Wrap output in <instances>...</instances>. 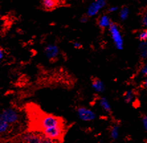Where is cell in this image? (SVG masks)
<instances>
[{
    "label": "cell",
    "instance_id": "obj_10",
    "mask_svg": "<svg viewBox=\"0 0 147 143\" xmlns=\"http://www.w3.org/2000/svg\"><path fill=\"white\" fill-rule=\"evenodd\" d=\"M111 19L107 15H103V16L99 17L98 21V26L102 29L109 28L110 25H111Z\"/></svg>",
    "mask_w": 147,
    "mask_h": 143
},
{
    "label": "cell",
    "instance_id": "obj_4",
    "mask_svg": "<svg viewBox=\"0 0 147 143\" xmlns=\"http://www.w3.org/2000/svg\"><path fill=\"white\" fill-rule=\"evenodd\" d=\"M20 141L23 142L30 143H42V142H53L51 140L45 137L42 133H37V132L33 131L32 133L22 135L20 137Z\"/></svg>",
    "mask_w": 147,
    "mask_h": 143
},
{
    "label": "cell",
    "instance_id": "obj_18",
    "mask_svg": "<svg viewBox=\"0 0 147 143\" xmlns=\"http://www.w3.org/2000/svg\"><path fill=\"white\" fill-rule=\"evenodd\" d=\"M138 38L140 41H146L147 40V34L146 31H142L139 32L138 34Z\"/></svg>",
    "mask_w": 147,
    "mask_h": 143
},
{
    "label": "cell",
    "instance_id": "obj_17",
    "mask_svg": "<svg viewBox=\"0 0 147 143\" xmlns=\"http://www.w3.org/2000/svg\"><path fill=\"white\" fill-rule=\"evenodd\" d=\"M129 15V10L127 7H123L119 11V17L122 21H125L128 18Z\"/></svg>",
    "mask_w": 147,
    "mask_h": 143
},
{
    "label": "cell",
    "instance_id": "obj_16",
    "mask_svg": "<svg viewBox=\"0 0 147 143\" xmlns=\"http://www.w3.org/2000/svg\"><path fill=\"white\" fill-rule=\"evenodd\" d=\"M124 101L126 103H131L133 101L135 98V94L132 90H127L123 95Z\"/></svg>",
    "mask_w": 147,
    "mask_h": 143
},
{
    "label": "cell",
    "instance_id": "obj_7",
    "mask_svg": "<svg viewBox=\"0 0 147 143\" xmlns=\"http://www.w3.org/2000/svg\"><path fill=\"white\" fill-rule=\"evenodd\" d=\"M106 5V0H95L89 5L87 10V16L93 17L96 16L101 9Z\"/></svg>",
    "mask_w": 147,
    "mask_h": 143
},
{
    "label": "cell",
    "instance_id": "obj_19",
    "mask_svg": "<svg viewBox=\"0 0 147 143\" xmlns=\"http://www.w3.org/2000/svg\"><path fill=\"white\" fill-rule=\"evenodd\" d=\"M140 72V74H141L144 76H147V62L144 63L141 66Z\"/></svg>",
    "mask_w": 147,
    "mask_h": 143
},
{
    "label": "cell",
    "instance_id": "obj_11",
    "mask_svg": "<svg viewBox=\"0 0 147 143\" xmlns=\"http://www.w3.org/2000/svg\"><path fill=\"white\" fill-rule=\"evenodd\" d=\"M58 5L56 0H42V6L45 10L53 11Z\"/></svg>",
    "mask_w": 147,
    "mask_h": 143
},
{
    "label": "cell",
    "instance_id": "obj_20",
    "mask_svg": "<svg viewBox=\"0 0 147 143\" xmlns=\"http://www.w3.org/2000/svg\"><path fill=\"white\" fill-rule=\"evenodd\" d=\"M142 123L144 130L147 132V115H144L142 117Z\"/></svg>",
    "mask_w": 147,
    "mask_h": 143
},
{
    "label": "cell",
    "instance_id": "obj_6",
    "mask_svg": "<svg viewBox=\"0 0 147 143\" xmlns=\"http://www.w3.org/2000/svg\"><path fill=\"white\" fill-rule=\"evenodd\" d=\"M77 114L80 119L83 121H92L96 117L95 113L86 107H79L77 109Z\"/></svg>",
    "mask_w": 147,
    "mask_h": 143
},
{
    "label": "cell",
    "instance_id": "obj_12",
    "mask_svg": "<svg viewBox=\"0 0 147 143\" xmlns=\"http://www.w3.org/2000/svg\"><path fill=\"white\" fill-rule=\"evenodd\" d=\"M11 126L12 125L4 120L0 115V135H5L9 132Z\"/></svg>",
    "mask_w": 147,
    "mask_h": 143
},
{
    "label": "cell",
    "instance_id": "obj_2",
    "mask_svg": "<svg viewBox=\"0 0 147 143\" xmlns=\"http://www.w3.org/2000/svg\"><path fill=\"white\" fill-rule=\"evenodd\" d=\"M40 133L53 142H62L65 134V126L48 128L43 130Z\"/></svg>",
    "mask_w": 147,
    "mask_h": 143
},
{
    "label": "cell",
    "instance_id": "obj_23",
    "mask_svg": "<svg viewBox=\"0 0 147 143\" xmlns=\"http://www.w3.org/2000/svg\"><path fill=\"white\" fill-rule=\"evenodd\" d=\"M73 46H74V47L75 48V49H81L82 47L80 43H79V42H75L74 43Z\"/></svg>",
    "mask_w": 147,
    "mask_h": 143
},
{
    "label": "cell",
    "instance_id": "obj_26",
    "mask_svg": "<svg viewBox=\"0 0 147 143\" xmlns=\"http://www.w3.org/2000/svg\"><path fill=\"white\" fill-rule=\"evenodd\" d=\"M56 1L58 2V5H63L66 2V0H56Z\"/></svg>",
    "mask_w": 147,
    "mask_h": 143
},
{
    "label": "cell",
    "instance_id": "obj_9",
    "mask_svg": "<svg viewBox=\"0 0 147 143\" xmlns=\"http://www.w3.org/2000/svg\"><path fill=\"white\" fill-rule=\"evenodd\" d=\"M92 86L94 90L98 93H102L105 91V85L103 82L98 78H92Z\"/></svg>",
    "mask_w": 147,
    "mask_h": 143
},
{
    "label": "cell",
    "instance_id": "obj_8",
    "mask_svg": "<svg viewBox=\"0 0 147 143\" xmlns=\"http://www.w3.org/2000/svg\"><path fill=\"white\" fill-rule=\"evenodd\" d=\"M58 54H59V49L56 45H51L45 47V55L49 58L50 61H56L58 58Z\"/></svg>",
    "mask_w": 147,
    "mask_h": 143
},
{
    "label": "cell",
    "instance_id": "obj_27",
    "mask_svg": "<svg viewBox=\"0 0 147 143\" xmlns=\"http://www.w3.org/2000/svg\"><path fill=\"white\" fill-rule=\"evenodd\" d=\"M3 55H4L3 50V49H1V48H0V60L3 57Z\"/></svg>",
    "mask_w": 147,
    "mask_h": 143
},
{
    "label": "cell",
    "instance_id": "obj_1",
    "mask_svg": "<svg viewBox=\"0 0 147 143\" xmlns=\"http://www.w3.org/2000/svg\"><path fill=\"white\" fill-rule=\"evenodd\" d=\"M29 113L30 127L33 131L40 132L43 130L55 127L65 126L63 119L54 115L41 111L39 109H34V106Z\"/></svg>",
    "mask_w": 147,
    "mask_h": 143
},
{
    "label": "cell",
    "instance_id": "obj_22",
    "mask_svg": "<svg viewBox=\"0 0 147 143\" xmlns=\"http://www.w3.org/2000/svg\"><path fill=\"white\" fill-rule=\"evenodd\" d=\"M117 10H118V7H116V6H111V7H110L109 8V9H108V11H109V12H110V13L115 12Z\"/></svg>",
    "mask_w": 147,
    "mask_h": 143
},
{
    "label": "cell",
    "instance_id": "obj_5",
    "mask_svg": "<svg viewBox=\"0 0 147 143\" xmlns=\"http://www.w3.org/2000/svg\"><path fill=\"white\" fill-rule=\"evenodd\" d=\"M1 117L10 125H14L18 123L20 119V115L18 112L13 108H7L0 113Z\"/></svg>",
    "mask_w": 147,
    "mask_h": 143
},
{
    "label": "cell",
    "instance_id": "obj_15",
    "mask_svg": "<svg viewBox=\"0 0 147 143\" xmlns=\"http://www.w3.org/2000/svg\"><path fill=\"white\" fill-rule=\"evenodd\" d=\"M119 135V127L118 125H114L111 126L110 129V137L113 140H116Z\"/></svg>",
    "mask_w": 147,
    "mask_h": 143
},
{
    "label": "cell",
    "instance_id": "obj_14",
    "mask_svg": "<svg viewBox=\"0 0 147 143\" xmlns=\"http://www.w3.org/2000/svg\"><path fill=\"white\" fill-rule=\"evenodd\" d=\"M99 105L106 113H110L111 112V105H110L109 102L105 97H102L99 99Z\"/></svg>",
    "mask_w": 147,
    "mask_h": 143
},
{
    "label": "cell",
    "instance_id": "obj_25",
    "mask_svg": "<svg viewBox=\"0 0 147 143\" xmlns=\"http://www.w3.org/2000/svg\"><path fill=\"white\" fill-rule=\"evenodd\" d=\"M88 17L87 16H84L82 17L81 19V22L82 23H86L88 21Z\"/></svg>",
    "mask_w": 147,
    "mask_h": 143
},
{
    "label": "cell",
    "instance_id": "obj_3",
    "mask_svg": "<svg viewBox=\"0 0 147 143\" xmlns=\"http://www.w3.org/2000/svg\"><path fill=\"white\" fill-rule=\"evenodd\" d=\"M109 31L115 47L117 49L119 50V51L122 50L123 49L124 41H123L122 34L121 33L118 26L116 24L111 23V25L109 27Z\"/></svg>",
    "mask_w": 147,
    "mask_h": 143
},
{
    "label": "cell",
    "instance_id": "obj_21",
    "mask_svg": "<svg viewBox=\"0 0 147 143\" xmlns=\"http://www.w3.org/2000/svg\"><path fill=\"white\" fill-rule=\"evenodd\" d=\"M142 22L144 27H147V13H146L145 14H144V16H142Z\"/></svg>",
    "mask_w": 147,
    "mask_h": 143
},
{
    "label": "cell",
    "instance_id": "obj_24",
    "mask_svg": "<svg viewBox=\"0 0 147 143\" xmlns=\"http://www.w3.org/2000/svg\"><path fill=\"white\" fill-rule=\"evenodd\" d=\"M142 85H143L144 88H146L147 90V76H145V78H144V81H143V82H142Z\"/></svg>",
    "mask_w": 147,
    "mask_h": 143
},
{
    "label": "cell",
    "instance_id": "obj_28",
    "mask_svg": "<svg viewBox=\"0 0 147 143\" xmlns=\"http://www.w3.org/2000/svg\"><path fill=\"white\" fill-rule=\"evenodd\" d=\"M146 34H147V29L146 30Z\"/></svg>",
    "mask_w": 147,
    "mask_h": 143
},
{
    "label": "cell",
    "instance_id": "obj_13",
    "mask_svg": "<svg viewBox=\"0 0 147 143\" xmlns=\"http://www.w3.org/2000/svg\"><path fill=\"white\" fill-rule=\"evenodd\" d=\"M139 51L140 58L142 60L147 59V42L146 41H140L139 45Z\"/></svg>",
    "mask_w": 147,
    "mask_h": 143
}]
</instances>
